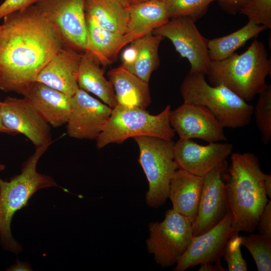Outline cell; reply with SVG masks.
I'll use <instances>...</instances> for the list:
<instances>
[{"label": "cell", "instance_id": "obj_43", "mask_svg": "<svg viewBox=\"0 0 271 271\" xmlns=\"http://www.w3.org/2000/svg\"><path fill=\"white\" fill-rule=\"evenodd\" d=\"M2 25H0V37H1V33H2Z\"/></svg>", "mask_w": 271, "mask_h": 271}, {"label": "cell", "instance_id": "obj_21", "mask_svg": "<svg viewBox=\"0 0 271 271\" xmlns=\"http://www.w3.org/2000/svg\"><path fill=\"white\" fill-rule=\"evenodd\" d=\"M109 80L114 89L117 105L145 109L151 102L148 83L122 66L108 72Z\"/></svg>", "mask_w": 271, "mask_h": 271}, {"label": "cell", "instance_id": "obj_14", "mask_svg": "<svg viewBox=\"0 0 271 271\" xmlns=\"http://www.w3.org/2000/svg\"><path fill=\"white\" fill-rule=\"evenodd\" d=\"M112 108L79 88L71 96L66 123L68 135L77 139L96 140L105 127Z\"/></svg>", "mask_w": 271, "mask_h": 271}, {"label": "cell", "instance_id": "obj_29", "mask_svg": "<svg viewBox=\"0 0 271 271\" xmlns=\"http://www.w3.org/2000/svg\"><path fill=\"white\" fill-rule=\"evenodd\" d=\"M258 95L253 114L262 142L267 145L271 140V85Z\"/></svg>", "mask_w": 271, "mask_h": 271}, {"label": "cell", "instance_id": "obj_37", "mask_svg": "<svg viewBox=\"0 0 271 271\" xmlns=\"http://www.w3.org/2000/svg\"><path fill=\"white\" fill-rule=\"evenodd\" d=\"M8 271H30L33 270L31 265L28 262L22 261L17 259L15 263L7 268Z\"/></svg>", "mask_w": 271, "mask_h": 271}, {"label": "cell", "instance_id": "obj_4", "mask_svg": "<svg viewBox=\"0 0 271 271\" xmlns=\"http://www.w3.org/2000/svg\"><path fill=\"white\" fill-rule=\"evenodd\" d=\"M51 144L36 147L34 153L23 163L20 174L10 181L0 177V244L6 251L17 254L23 250L21 244L12 235L11 222L15 213L26 206L37 191L49 187L68 191L59 186L52 177L37 171L39 159Z\"/></svg>", "mask_w": 271, "mask_h": 271}, {"label": "cell", "instance_id": "obj_22", "mask_svg": "<svg viewBox=\"0 0 271 271\" xmlns=\"http://www.w3.org/2000/svg\"><path fill=\"white\" fill-rule=\"evenodd\" d=\"M99 63L89 51L82 54L77 74L79 88L93 93L111 108L117 105L113 87L104 76Z\"/></svg>", "mask_w": 271, "mask_h": 271}, {"label": "cell", "instance_id": "obj_16", "mask_svg": "<svg viewBox=\"0 0 271 271\" xmlns=\"http://www.w3.org/2000/svg\"><path fill=\"white\" fill-rule=\"evenodd\" d=\"M233 145L226 142L199 145L192 139H180L174 144V160L179 169L204 176L225 161L233 151Z\"/></svg>", "mask_w": 271, "mask_h": 271}, {"label": "cell", "instance_id": "obj_27", "mask_svg": "<svg viewBox=\"0 0 271 271\" xmlns=\"http://www.w3.org/2000/svg\"><path fill=\"white\" fill-rule=\"evenodd\" d=\"M241 244L249 251L258 271L271 270V238L259 233L240 236Z\"/></svg>", "mask_w": 271, "mask_h": 271}, {"label": "cell", "instance_id": "obj_7", "mask_svg": "<svg viewBox=\"0 0 271 271\" xmlns=\"http://www.w3.org/2000/svg\"><path fill=\"white\" fill-rule=\"evenodd\" d=\"M133 139L140 151L139 163L148 181L147 204L151 207L158 208L169 198L171 179L179 169L174 160L175 143L149 136Z\"/></svg>", "mask_w": 271, "mask_h": 271}, {"label": "cell", "instance_id": "obj_28", "mask_svg": "<svg viewBox=\"0 0 271 271\" xmlns=\"http://www.w3.org/2000/svg\"><path fill=\"white\" fill-rule=\"evenodd\" d=\"M170 19L186 17L195 22L203 17L212 2L218 0H163Z\"/></svg>", "mask_w": 271, "mask_h": 271}, {"label": "cell", "instance_id": "obj_2", "mask_svg": "<svg viewBox=\"0 0 271 271\" xmlns=\"http://www.w3.org/2000/svg\"><path fill=\"white\" fill-rule=\"evenodd\" d=\"M225 188L234 231L251 233L268 201L264 186L266 174L253 153H235L231 156Z\"/></svg>", "mask_w": 271, "mask_h": 271}, {"label": "cell", "instance_id": "obj_24", "mask_svg": "<svg viewBox=\"0 0 271 271\" xmlns=\"http://www.w3.org/2000/svg\"><path fill=\"white\" fill-rule=\"evenodd\" d=\"M85 19L100 27L124 34L128 20L126 8L116 0H85Z\"/></svg>", "mask_w": 271, "mask_h": 271}, {"label": "cell", "instance_id": "obj_34", "mask_svg": "<svg viewBox=\"0 0 271 271\" xmlns=\"http://www.w3.org/2000/svg\"><path fill=\"white\" fill-rule=\"evenodd\" d=\"M249 0H218L220 7L229 14L235 15Z\"/></svg>", "mask_w": 271, "mask_h": 271}, {"label": "cell", "instance_id": "obj_11", "mask_svg": "<svg viewBox=\"0 0 271 271\" xmlns=\"http://www.w3.org/2000/svg\"><path fill=\"white\" fill-rule=\"evenodd\" d=\"M226 160L204 176L198 213L192 224L193 236L209 231L230 212L224 181Z\"/></svg>", "mask_w": 271, "mask_h": 271}, {"label": "cell", "instance_id": "obj_3", "mask_svg": "<svg viewBox=\"0 0 271 271\" xmlns=\"http://www.w3.org/2000/svg\"><path fill=\"white\" fill-rule=\"evenodd\" d=\"M271 62L262 42L254 39L243 53H234L220 61L211 60L207 73L213 86L223 85L246 102L267 87Z\"/></svg>", "mask_w": 271, "mask_h": 271}, {"label": "cell", "instance_id": "obj_39", "mask_svg": "<svg viewBox=\"0 0 271 271\" xmlns=\"http://www.w3.org/2000/svg\"><path fill=\"white\" fill-rule=\"evenodd\" d=\"M1 105L2 102H0V132L11 134L10 131L4 126L3 123L1 116Z\"/></svg>", "mask_w": 271, "mask_h": 271}, {"label": "cell", "instance_id": "obj_19", "mask_svg": "<svg viewBox=\"0 0 271 271\" xmlns=\"http://www.w3.org/2000/svg\"><path fill=\"white\" fill-rule=\"evenodd\" d=\"M204 176L178 169L171 179L169 198L172 209L195 221L203 186Z\"/></svg>", "mask_w": 271, "mask_h": 271}, {"label": "cell", "instance_id": "obj_17", "mask_svg": "<svg viewBox=\"0 0 271 271\" xmlns=\"http://www.w3.org/2000/svg\"><path fill=\"white\" fill-rule=\"evenodd\" d=\"M81 55L64 46L42 68L35 81L72 96L79 88L77 74Z\"/></svg>", "mask_w": 271, "mask_h": 271}, {"label": "cell", "instance_id": "obj_1", "mask_svg": "<svg viewBox=\"0 0 271 271\" xmlns=\"http://www.w3.org/2000/svg\"><path fill=\"white\" fill-rule=\"evenodd\" d=\"M0 37V89L22 94L64 44L35 5L4 18Z\"/></svg>", "mask_w": 271, "mask_h": 271}, {"label": "cell", "instance_id": "obj_18", "mask_svg": "<svg viewBox=\"0 0 271 271\" xmlns=\"http://www.w3.org/2000/svg\"><path fill=\"white\" fill-rule=\"evenodd\" d=\"M53 127L66 124L71 110V97L39 82H34L23 95Z\"/></svg>", "mask_w": 271, "mask_h": 271}, {"label": "cell", "instance_id": "obj_41", "mask_svg": "<svg viewBox=\"0 0 271 271\" xmlns=\"http://www.w3.org/2000/svg\"><path fill=\"white\" fill-rule=\"evenodd\" d=\"M149 0H129V5L143 2Z\"/></svg>", "mask_w": 271, "mask_h": 271}, {"label": "cell", "instance_id": "obj_26", "mask_svg": "<svg viewBox=\"0 0 271 271\" xmlns=\"http://www.w3.org/2000/svg\"><path fill=\"white\" fill-rule=\"evenodd\" d=\"M163 38L151 33L133 41L137 49V58L127 70L149 83L152 73L159 66L158 49Z\"/></svg>", "mask_w": 271, "mask_h": 271}, {"label": "cell", "instance_id": "obj_13", "mask_svg": "<svg viewBox=\"0 0 271 271\" xmlns=\"http://www.w3.org/2000/svg\"><path fill=\"white\" fill-rule=\"evenodd\" d=\"M169 121L180 139H199L208 144L227 141L224 127L214 114L202 105L183 102L170 110Z\"/></svg>", "mask_w": 271, "mask_h": 271}, {"label": "cell", "instance_id": "obj_38", "mask_svg": "<svg viewBox=\"0 0 271 271\" xmlns=\"http://www.w3.org/2000/svg\"><path fill=\"white\" fill-rule=\"evenodd\" d=\"M264 186L266 194L269 198H271V175L266 174L264 179Z\"/></svg>", "mask_w": 271, "mask_h": 271}, {"label": "cell", "instance_id": "obj_10", "mask_svg": "<svg viewBox=\"0 0 271 271\" xmlns=\"http://www.w3.org/2000/svg\"><path fill=\"white\" fill-rule=\"evenodd\" d=\"M152 33L169 39L180 56L190 62V71L207 74L211 61L207 48L208 39L201 34L191 19L173 18Z\"/></svg>", "mask_w": 271, "mask_h": 271}, {"label": "cell", "instance_id": "obj_33", "mask_svg": "<svg viewBox=\"0 0 271 271\" xmlns=\"http://www.w3.org/2000/svg\"><path fill=\"white\" fill-rule=\"evenodd\" d=\"M258 233L271 238V201L268 200L260 214L257 226Z\"/></svg>", "mask_w": 271, "mask_h": 271}, {"label": "cell", "instance_id": "obj_42", "mask_svg": "<svg viewBox=\"0 0 271 271\" xmlns=\"http://www.w3.org/2000/svg\"><path fill=\"white\" fill-rule=\"evenodd\" d=\"M6 168V166L4 164H0V171L4 170Z\"/></svg>", "mask_w": 271, "mask_h": 271}, {"label": "cell", "instance_id": "obj_31", "mask_svg": "<svg viewBox=\"0 0 271 271\" xmlns=\"http://www.w3.org/2000/svg\"><path fill=\"white\" fill-rule=\"evenodd\" d=\"M239 232L234 231L229 239L224 251L223 256L227 264L229 271H246L247 265L243 258L240 246L241 237Z\"/></svg>", "mask_w": 271, "mask_h": 271}, {"label": "cell", "instance_id": "obj_9", "mask_svg": "<svg viewBox=\"0 0 271 271\" xmlns=\"http://www.w3.org/2000/svg\"><path fill=\"white\" fill-rule=\"evenodd\" d=\"M34 5L57 30L64 46L86 50L85 0H37Z\"/></svg>", "mask_w": 271, "mask_h": 271}, {"label": "cell", "instance_id": "obj_32", "mask_svg": "<svg viewBox=\"0 0 271 271\" xmlns=\"http://www.w3.org/2000/svg\"><path fill=\"white\" fill-rule=\"evenodd\" d=\"M37 0H5L0 5V19L35 4Z\"/></svg>", "mask_w": 271, "mask_h": 271}, {"label": "cell", "instance_id": "obj_23", "mask_svg": "<svg viewBox=\"0 0 271 271\" xmlns=\"http://www.w3.org/2000/svg\"><path fill=\"white\" fill-rule=\"evenodd\" d=\"M87 49L100 64L107 66L116 59L122 48L131 42L125 34L105 30L92 21L86 19Z\"/></svg>", "mask_w": 271, "mask_h": 271}, {"label": "cell", "instance_id": "obj_35", "mask_svg": "<svg viewBox=\"0 0 271 271\" xmlns=\"http://www.w3.org/2000/svg\"><path fill=\"white\" fill-rule=\"evenodd\" d=\"M130 43V46L125 48L121 54V66L127 70L133 65L137 55V49L134 43L132 41Z\"/></svg>", "mask_w": 271, "mask_h": 271}, {"label": "cell", "instance_id": "obj_15", "mask_svg": "<svg viewBox=\"0 0 271 271\" xmlns=\"http://www.w3.org/2000/svg\"><path fill=\"white\" fill-rule=\"evenodd\" d=\"M231 212L215 226L201 235L193 236L185 253L176 263L175 271L220 260L227 243L234 231Z\"/></svg>", "mask_w": 271, "mask_h": 271}, {"label": "cell", "instance_id": "obj_8", "mask_svg": "<svg viewBox=\"0 0 271 271\" xmlns=\"http://www.w3.org/2000/svg\"><path fill=\"white\" fill-rule=\"evenodd\" d=\"M193 223L172 209L167 210L161 222L149 225L147 249L162 267L176 264L189 247L193 238Z\"/></svg>", "mask_w": 271, "mask_h": 271}, {"label": "cell", "instance_id": "obj_36", "mask_svg": "<svg viewBox=\"0 0 271 271\" xmlns=\"http://www.w3.org/2000/svg\"><path fill=\"white\" fill-rule=\"evenodd\" d=\"M199 271H225L220 260L215 262L206 263L200 264Z\"/></svg>", "mask_w": 271, "mask_h": 271}, {"label": "cell", "instance_id": "obj_25", "mask_svg": "<svg viewBox=\"0 0 271 271\" xmlns=\"http://www.w3.org/2000/svg\"><path fill=\"white\" fill-rule=\"evenodd\" d=\"M267 28L249 20L242 28L228 35L208 40L207 48L211 60H224L232 55L247 41L258 36Z\"/></svg>", "mask_w": 271, "mask_h": 271}, {"label": "cell", "instance_id": "obj_30", "mask_svg": "<svg viewBox=\"0 0 271 271\" xmlns=\"http://www.w3.org/2000/svg\"><path fill=\"white\" fill-rule=\"evenodd\" d=\"M239 13L256 24L271 29V0H249Z\"/></svg>", "mask_w": 271, "mask_h": 271}, {"label": "cell", "instance_id": "obj_40", "mask_svg": "<svg viewBox=\"0 0 271 271\" xmlns=\"http://www.w3.org/2000/svg\"><path fill=\"white\" fill-rule=\"evenodd\" d=\"M119 2L123 6L126 8L129 6V0H116Z\"/></svg>", "mask_w": 271, "mask_h": 271}, {"label": "cell", "instance_id": "obj_20", "mask_svg": "<svg viewBox=\"0 0 271 271\" xmlns=\"http://www.w3.org/2000/svg\"><path fill=\"white\" fill-rule=\"evenodd\" d=\"M128 20L125 35L131 42L152 33L170 19L163 0H149L126 7Z\"/></svg>", "mask_w": 271, "mask_h": 271}, {"label": "cell", "instance_id": "obj_12", "mask_svg": "<svg viewBox=\"0 0 271 271\" xmlns=\"http://www.w3.org/2000/svg\"><path fill=\"white\" fill-rule=\"evenodd\" d=\"M1 116L11 134H23L35 147L53 142L50 125L27 98L6 97L2 102Z\"/></svg>", "mask_w": 271, "mask_h": 271}, {"label": "cell", "instance_id": "obj_6", "mask_svg": "<svg viewBox=\"0 0 271 271\" xmlns=\"http://www.w3.org/2000/svg\"><path fill=\"white\" fill-rule=\"evenodd\" d=\"M168 105L157 115L137 107L117 105L103 131L96 139V147L101 149L110 144H121L130 138L149 136L172 140L175 131L171 126Z\"/></svg>", "mask_w": 271, "mask_h": 271}, {"label": "cell", "instance_id": "obj_5", "mask_svg": "<svg viewBox=\"0 0 271 271\" xmlns=\"http://www.w3.org/2000/svg\"><path fill=\"white\" fill-rule=\"evenodd\" d=\"M205 75L190 71L185 77L180 88L184 102L205 106L224 128L249 124L254 107L224 86L209 85Z\"/></svg>", "mask_w": 271, "mask_h": 271}]
</instances>
